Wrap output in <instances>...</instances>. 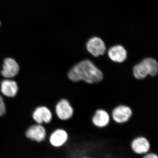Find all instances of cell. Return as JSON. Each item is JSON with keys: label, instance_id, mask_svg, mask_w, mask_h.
Here are the masks:
<instances>
[{"label": "cell", "instance_id": "6da1fadb", "mask_svg": "<svg viewBox=\"0 0 158 158\" xmlns=\"http://www.w3.org/2000/svg\"><path fill=\"white\" fill-rule=\"evenodd\" d=\"M69 78L73 82L84 81L92 84L102 81L103 74L94 64L88 59L79 62L68 72Z\"/></svg>", "mask_w": 158, "mask_h": 158}, {"label": "cell", "instance_id": "7a4b0ae2", "mask_svg": "<svg viewBox=\"0 0 158 158\" xmlns=\"http://www.w3.org/2000/svg\"><path fill=\"white\" fill-rule=\"evenodd\" d=\"M133 74L136 79L142 80L148 75L155 77L158 73L157 61L152 58H146L134 66Z\"/></svg>", "mask_w": 158, "mask_h": 158}, {"label": "cell", "instance_id": "3957f363", "mask_svg": "<svg viewBox=\"0 0 158 158\" xmlns=\"http://www.w3.org/2000/svg\"><path fill=\"white\" fill-rule=\"evenodd\" d=\"M151 143L144 136H138L134 138L131 143V148L133 152L138 155H144L149 152Z\"/></svg>", "mask_w": 158, "mask_h": 158}, {"label": "cell", "instance_id": "277c9868", "mask_svg": "<svg viewBox=\"0 0 158 158\" xmlns=\"http://www.w3.org/2000/svg\"><path fill=\"white\" fill-rule=\"evenodd\" d=\"M87 50L94 57L103 56L106 52V44L103 40L98 37L90 38L86 44Z\"/></svg>", "mask_w": 158, "mask_h": 158}, {"label": "cell", "instance_id": "5b68a950", "mask_svg": "<svg viewBox=\"0 0 158 158\" xmlns=\"http://www.w3.org/2000/svg\"><path fill=\"white\" fill-rule=\"evenodd\" d=\"M132 115L131 109L125 105H120L116 107L112 112V117L114 121L117 123L122 124L127 122Z\"/></svg>", "mask_w": 158, "mask_h": 158}, {"label": "cell", "instance_id": "8992f818", "mask_svg": "<svg viewBox=\"0 0 158 158\" xmlns=\"http://www.w3.org/2000/svg\"><path fill=\"white\" fill-rule=\"evenodd\" d=\"M56 113L59 119L66 120L73 116L74 110L69 102L63 99L57 103L56 108Z\"/></svg>", "mask_w": 158, "mask_h": 158}, {"label": "cell", "instance_id": "52a82bcc", "mask_svg": "<svg viewBox=\"0 0 158 158\" xmlns=\"http://www.w3.org/2000/svg\"><path fill=\"white\" fill-rule=\"evenodd\" d=\"M19 70V65L15 60L11 58H7L4 60L1 73L5 77H13L17 75Z\"/></svg>", "mask_w": 158, "mask_h": 158}, {"label": "cell", "instance_id": "ba28073f", "mask_svg": "<svg viewBox=\"0 0 158 158\" xmlns=\"http://www.w3.org/2000/svg\"><path fill=\"white\" fill-rule=\"evenodd\" d=\"M108 56L113 62L122 63L127 57V53L123 46L117 45L112 47L108 52Z\"/></svg>", "mask_w": 158, "mask_h": 158}, {"label": "cell", "instance_id": "9c48e42d", "mask_svg": "<svg viewBox=\"0 0 158 158\" xmlns=\"http://www.w3.org/2000/svg\"><path fill=\"white\" fill-rule=\"evenodd\" d=\"M27 138L37 142L43 141L46 136L45 128L41 124L34 125L29 128L26 133Z\"/></svg>", "mask_w": 158, "mask_h": 158}, {"label": "cell", "instance_id": "30bf717a", "mask_svg": "<svg viewBox=\"0 0 158 158\" xmlns=\"http://www.w3.org/2000/svg\"><path fill=\"white\" fill-rule=\"evenodd\" d=\"M68 138V133L65 130L58 129L51 135L50 142L54 147H62L67 142Z\"/></svg>", "mask_w": 158, "mask_h": 158}, {"label": "cell", "instance_id": "8fae6325", "mask_svg": "<svg viewBox=\"0 0 158 158\" xmlns=\"http://www.w3.org/2000/svg\"><path fill=\"white\" fill-rule=\"evenodd\" d=\"M33 118L38 124L49 123L52 118V115L50 110L45 106L37 108L33 114Z\"/></svg>", "mask_w": 158, "mask_h": 158}, {"label": "cell", "instance_id": "7c38bea8", "mask_svg": "<svg viewBox=\"0 0 158 158\" xmlns=\"http://www.w3.org/2000/svg\"><path fill=\"white\" fill-rule=\"evenodd\" d=\"M110 120L109 113L103 110L96 111L92 118L93 124L98 128H103L107 126L110 123Z\"/></svg>", "mask_w": 158, "mask_h": 158}, {"label": "cell", "instance_id": "4fadbf2b", "mask_svg": "<svg viewBox=\"0 0 158 158\" xmlns=\"http://www.w3.org/2000/svg\"><path fill=\"white\" fill-rule=\"evenodd\" d=\"M1 91L4 95L9 97H13L17 94L18 86L15 81L5 80L1 83Z\"/></svg>", "mask_w": 158, "mask_h": 158}, {"label": "cell", "instance_id": "5bb4252c", "mask_svg": "<svg viewBox=\"0 0 158 158\" xmlns=\"http://www.w3.org/2000/svg\"><path fill=\"white\" fill-rule=\"evenodd\" d=\"M6 113V105H5L2 98V96H0V116H2L5 115Z\"/></svg>", "mask_w": 158, "mask_h": 158}, {"label": "cell", "instance_id": "9a60e30c", "mask_svg": "<svg viewBox=\"0 0 158 158\" xmlns=\"http://www.w3.org/2000/svg\"><path fill=\"white\" fill-rule=\"evenodd\" d=\"M142 158H158L157 154L154 152H148L143 155Z\"/></svg>", "mask_w": 158, "mask_h": 158}, {"label": "cell", "instance_id": "2e32d148", "mask_svg": "<svg viewBox=\"0 0 158 158\" xmlns=\"http://www.w3.org/2000/svg\"><path fill=\"white\" fill-rule=\"evenodd\" d=\"M80 158H94L91 157L89 156H84L81 157Z\"/></svg>", "mask_w": 158, "mask_h": 158}, {"label": "cell", "instance_id": "e0dca14e", "mask_svg": "<svg viewBox=\"0 0 158 158\" xmlns=\"http://www.w3.org/2000/svg\"><path fill=\"white\" fill-rule=\"evenodd\" d=\"M0 26H1V23H0Z\"/></svg>", "mask_w": 158, "mask_h": 158}]
</instances>
